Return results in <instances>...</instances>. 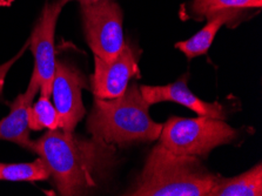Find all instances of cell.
<instances>
[{
	"label": "cell",
	"instance_id": "6da1fadb",
	"mask_svg": "<svg viewBox=\"0 0 262 196\" xmlns=\"http://www.w3.org/2000/svg\"><path fill=\"white\" fill-rule=\"evenodd\" d=\"M33 151L45 161L59 194L87 195L97 189L117 165L116 146L74 132L47 130L33 142Z\"/></svg>",
	"mask_w": 262,
	"mask_h": 196
},
{
	"label": "cell",
	"instance_id": "30bf717a",
	"mask_svg": "<svg viewBox=\"0 0 262 196\" xmlns=\"http://www.w3.org/2000/svg\"><path fill=\"white\" fill-rule=\"evenodd\" d=\"M39 92L40 86L38 80L32 75L25 93L19 94L14 99L9 115L0 120V140L14 142L33 151V141L30 139L29 114L35 95Z\"/></svg>",
	"mask_w": 262,
	"mask_h": 196
},
{
	"label": "cell",
	"instance_id": "2e32d148",
	"mask_svg": "<svg viewBox=\"0 0 262 196\" xmlns=\"http://www.w3.org/2000/svg\"><path fill=\"white\" fill-rule=\"evenodd\" d=\"M59 2H60L62 5H65V4L70 2H78L81 6H86V5H92V4L100 2V0H59Z\"/></svg>",
	"mask_w": 262,
	"mask_h": 196
},
{
	"label": "cell",
	"instance_id": "5bb4252c",
	"mask_svg": "<svg viewBox=\"0 0 262 196\" xmlns=\"http://www.w3.org/2000/svg\"><path fill=\"white\" fill-rule=\"evenodd\" d=\"M50 178L45 161L38 158L33 162L0 163V181H43Z\"/></svg>",
	"mask_w": 262,
	"mask_h": 196
},
{
	"label": "cell",
	"instance_id": "9c48e42d",
	"mask_svg": "<svg viewBox=\"0 0 262 196\" xmlns=\"http://www.w3.org/2000/svg\"><path fill=\"white\" fill-rule=\"evenodd\" d=\"M140 92L148 105L172 101L195 112L198 115L224 120L226 113L219 102H206L198 98L187 86V75L166 86H141Z\"/></svg>",
	"mask_w": 262,
	"mask_h": 196
},
{
	"label": "cell",
	"instance_id": "7a4b0ae2",
	"mask_svg": "<svg viewBox=\"0 0 262 196\" xmlns=\"http://www.w3.org/2000/svg\"><path fill=\"white\" fill-rule=\"evenodd\" d=\"M148 108L136 82L127 86L118 98L94 97L93 108L87 119V130L92 137L114 146L154 141L159 139L162 125L153 121Z\"/></svg>",
	"mask_w": 262,
	"mask_h": 196
},
{
	"label": "cell",
	"instance_id": "52a82bcc",
	"mask_svg": "<svg viewBox=\"0 0 262 196\" xmlns=\"http://www.w3.org/2000/svg\"><path fill=\"white\" fill-rule=\"evenodd\" d=\"M86 86L84 74L73 63L57 60L51 95L59 115V128L63 132H74L79 121L85 117L81 90Z\"/></svg>",
	"mask_w": 262,
	"mask_h": 196
},
{
	"label": "cell",
	"instance_id": "ba28073f",
	"mask_svg": "<svg viewBox=\"0 0 262 196\" xmlns=\"http://www.w3.org/2000/svg\"><path fill=\"white\" fill-rule=\"evenodd\" d=\"M134 52L125 45L118 57L107 62L94 57V73L91 77V89L95 98H118L126 91L129 80L138 74Z\"/></svg>",
	"mask_w": 262,
	"mask_h": 196
},
{
	"label": "cell",
	"instance_id": "3957f363",
	"mask_svg": "<svg viewBox=\"0 0 262 196\" xmlns=\"http://www.w3.org/2000/svg\"><path fill=\"white\" fill-rule=\"evenodd\" d=\"M217 179L202 166L199 158L174 154L159 143L127 195L209 196Z\"/></svg>",
	"mask_w": 262,
	"mask_h": 196
},
{
	"label": "cell",
	"instance_id": "277c9868",
	"mask_svg": "<svg viewBox=\"0 0 262 196\" xmlns=\"http://www.w3.org/2000/svg\"><path fill=\"white\" fill-rule=\"evenodd\" d=\"M239 132L224 120L200 117L169 118L159 135L160 145L185 157L206 158L214 148L237 139Z\"/></svg>",
	"mask_w": 262,
	"mask_h": 196
},
{
	"label": "cell",
	"instance_id": "7c38bea8",
	"mask_svg": "<svg viewBox=\"0 0 262 196\" xmlns=\"http://www.w3.org/2000/svg\"><path fill=\"white\" fill-rule=\"evenodd\" d=\"M234 18H235V15L227 13L215 15V17L208 19V23L206 24L204 29H201L198 33L185 40V41L177 42L176 47L189 60L204 55L207 53V51L212 46L214 38L221 29V26L225 25L226 23H229Z\"/></svg>",
	"mask_w": 262,
	"mask_h": 196
},
{
	"label": "cell",
	"instance_id": "9a60e30c",
	"mask_svg": "<svg viewBox=\"0 0 262 196\" xmlns=\"http://www.w3.org/2000/svg\"><path fill=\"white\" fill-rule=\"evenodd\" d=\"M29 126L32 130L58 129L59 115L50 97H40L30 108Z\"/></svg>",
	"mask_w": 262,
	"mask_h": 196
},
{
	"label": "cell",
	"instance_id": "8992f818",
	"mask_svg": "<svg viewBox=\"0 0 262 196\" xmlns=\"http://www.w3.org/2000/svg\"><path fill=\"white\" fill-rule=\"evenodd\" d=\"M63 5L57 0L47 4L41 12L33 32L31 34L30 46L34 55L33 77L38 80L42 97H51L55 73L54 35L59 14Z\"/></svg>",
	"mask_w": 262,
	"mask_h": 196
},
{
	"label": "cell",
	"instance_id": "5b68a950",
	"mask_svg": "<svg viewBox=\"0 0 262 196\" xmlns=\"http://www.w3.org/2000/svg\"><path fill=\"white\" fill-rule=\"evenodd\" d=\"M82 24L87 43L94 57L112 61L124 49V13L114 0H100L81 6Z\"/></svg>",
	"mask_w": 262,
	"mask_h": 196
},
{
	"label": "cell",
	"instance_id": "8fae6325",
	"mask_svg": "<svg viewBox=\"0 0 262 196\" xmlns=\"http://www.w3.org/2000/svg\"><path fill=\"white\" fill-rule=\"evenodd\" d=\"M262 166L257 163L246 173L231 179H217L209 196H261Z\"/></svg>",
	"mask_w": 262,
	"mask_h": 196
},
{
	"label": "cell",
	"instance_id": "4fadbf2b",
	"mask_svg": "<svg viewBox=\"0 0 262 196\" xmlns=\"http://www.w3.org/2000/svg\"><path fill=\"white\" fill-rule=\"evenodd\" d=\"M262 0H193L190 12L196 18L210 19L219 14L236 15L242 10L260 9Z\"/></svg>",
	"mask_w": 262,
	"mask_h": 196
}]
</instances>
